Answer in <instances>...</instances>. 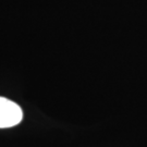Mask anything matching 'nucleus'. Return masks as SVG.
<instances>
[{"instance_id": "nucleus-1", "label": "nucleus", "mask_w": 147, "mask_h": 147, "mask_svg": "<svg viewBox=\"0 0 147 147\" xmlns=\"http://www.w3.org/2000/svg\"><path fill=\"white\" fill-rule=\"evenodd\" d=\"M23 119L21 107L14 101L0 97V129L18 125Z\"/></svg>"}]
</instances>
